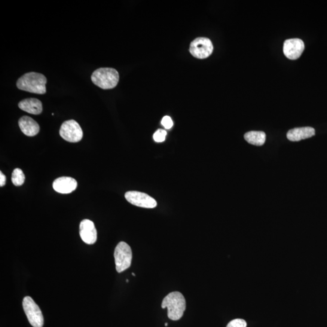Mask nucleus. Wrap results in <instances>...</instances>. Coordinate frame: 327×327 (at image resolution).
I'll return each instance as SVG.
<instances>
[{"mask_svg":"<svg viewBox=\"0 0 327 327\" xmlns=\"http://www.w3.org/2000/svg\"><path fill=\"white\" fill-rule=\"evenodd\" d=\"M47 79L44 75L36 72H29L18 79L17 86L21 90L42 95L46 92Z\"/></svg>","mask_w":327,"mask_h":327,"instance_id":"obj_1","label":"nucleus"},{"mask_svg":"<svg viewBox=\"0 0 327 327\" xmlns=\"http://www.w3.org/2000/svg\"><path fill=\"white\" fill-rule=\"evenodd\" d=\"M162 308H167V316L172 320H178L184 314L186 308L184 296L178 292L169 293L163 299Z\"/></svg>","mask_w":327,"mask_h":327,"instance_id":"obj_2","label":"nucleus"},{"mask_svg":"<svg viewBox=\"0 0 327 327\" xmlns=\"http://www.w3.org/2000/svg\"><path fill=\"white\" fill-rule=\"evenodd\" d=\"M91 79L97 86L103 89H111L117 86L120 76L117 70L105 67L95 70Z\"/></svg>","mask_w":327,"mask_h":327,"instance_id":"obj_3","label":"nucleus"},{"mask_svg":"<svg viewBox=\"0 0 327 327\" xmlns=\"http://www.w3.org/2000/svg\"><path fill=\"white\" fill-rule=\"evenodd\" d=\"M114 258L116 270L122 273L130 267L132 260V252L130 247L125 242L119 243L115 249Z\"/></svg>","mask_w":327,"mask_h":327,"instance_id":"obj_4","label":"nucleus"},{"mask_svg":"<svg viewBox=\"0 0 327 327\" xmlns=\"http://www.w3.org/2000/svg\"><path fill=\"white\" fill-rule=\"evenodd\" d=\"M23 307L30 324L33 327H42L44 318L40 308L30 296L23 299Z\"/></svg>","mask_w":327,"mask_h":327,"instance_id":"obj_5","label":"nucleus"},{"mask_svg":"<svg viewBox=\"0 0 327 327\" xmlns=\"http://www.w3.org/2000/svg\"><path fill=\"white\" fill-rule=\"evenodd\" d=\"M60 136L67 142L78 143L83 136V132L79 124L75 120H70L63 123L60 130Z\"/></svg>","mask_w":327,"mask_h":327,"instance_id":"obj_6","label":"nucleus"},{"mask_svg":"<svg viewBox=\"0 0 327 327\" xmlns=\"http://www.w3.org/2000/svg\"><path fill=\"white\" fill-rule=\"evenodd\" d=\"M213 46L210 39L205 37L195 39L191 44L190 52L192 56L199 59H204L212 54Z\"/></svg>","mask_w":327,"mask_h":327,"instance_id":"obj_7","label":"nucleus"},{"mask_svg":"<svg viewBox=\"0 0 327 327\" xmlns=\"http://www.w3.org/2000/svg\"><path fill=\"white\" fill-rule=\"evenodd\" d=\"M125 198L131 204L146 209H154L157 206L155 199L143 192L130 191L126 192Z\"/></svg>","mask_w":327,"mask_h":327,"instance_id":"obj_8","label":"nucleus"},{"mask_svg":"<svg viewBox=\"0 0 327 327\" xmlns=\"http://www.w3.org/2000/svg\"><path fill=\"white\" fill-rule=\"evenodd\" d=\"M305 49L303 41L299 38L287 39L284 44V54L287 58L295 60L301 57Z\"/></svg>","mask_w":327,"mask_h":327,"instance_id":"obj_9","label":"nucleus"},{"mask_svg":"<svg viewBox=\"0 0 327 327\" xmlns=\"http://www.w3.org/2000/svg\"><path fill=\"white\" fill-rule=\"evenodd\" d=\"M79 235L82 241L87 244H94L97 240V231L94 223L88 219H84L79 225Z\"/></svg>","mask_w":327,"mask_h":327,"instance_id":"obj_10","label":"nucleus"},{"mask_svg":"<svg viewBox=\"0 0 327 327\" xmlns=\"http://www.w3.org/2000/svg\"><path fill=\"white\" fill-rule=\"evenodd\" d=\"M77 182L71 177H60L55 180L53 188L58 193L68 194L76 190Z\"/></svg>","mask_w":327,"mask_h":327,"instance_id":"obj_11","label":"nucleus"},{"mask_svg":"<svg viewBox=\"0 0 327 327\" xmlns=\"http://www.w3.org/2000/svg\"><path fill=\"white\" fill-rule=\"evenodd\" d=\"M18 125L21 131L26 136H33L36 135L39 131V125L32 118L24 116L18 121Z\"/></svg>","mask_w":327,"mask_h":327,"instance_id":"obj_12","label":"nucleus"},{"mask_svg":"<svg viewBox=\"0 0 327 327\" xmlns=\"http://www.w3.org/2000/svg\"><path fill=\"white\" fill-rule=\"evenodd\" d=\"M314 134H315V130L313 128L305 127L295 128L289 130L287 134V137L291 142H299L302 139L309 138Z\"/></svg>","mask_w":327,"mask_h":327,"instance_id":"obj_13","label":"nucleus"},{"mask_svg":"<svg viewBox=\"0 0 327 327\" xmlns=\"http://www.w3.org/2000/svg\"><path fill=\"white\" fill-rule=\"evenodd\" d=\"M18 107L22 111L32 115H39L42 112V103L36 99H27L21 101Z\"/></svg>","mask_w":327,"mask_h":327,"instance_id":"obj_14","label":"nucleus"},{"mask_svg":"<svg viewBox=\"0 0 327 327\" xmlns=\"http://www.w3.org/2000/svg\"><path fill=\"white\" fill-rule=\"evenodd\" d=\"M244 138L251 145L261 146L265 142L266 134L264 131H251L245 134Z\"/></svg>","mask_w":327,"mask_h":327,"instance_id":"obj_15","label":"nucleus"},{"mask_svg":"<svg viewBox=\"0 0 327 327\" xmlns=\"http://www.w3.org/2000/svg\"><path fill=\"white\" fill-rule=\"evenodd\" d=\"M25 181V175L20 169H14L12 174V181L15 186H21Z\"/></svg>","mask_w":327,"mask_h":327,"instance_id":"obj_16","label":"nucleus"},{"mask_svg":"<svg viewBox=\"0 0 327 327\" xmlns=\"http://www.w3.org/2000/svg\"><path fill=\"white\" fill-rule=\"evenodd\" d=\"M167 131L163 129H159L154 134V139L155 142L162 143L166 139Z\"/></svg>","mask_w":327,"mask_h":327,"instance_id":"obj_17","label":"nucleus"},{"mask_svg":"<svg viewBox=\"0 0 327 327\" xmlns=\"http://www.w3.org/2000/svg\"><path fill=\"white\" fill-rule=\"evenodd\" d=\"M227 327H247V322L242 319H236L228 323Z\"/></svg>","mask_w":327,"mask_h":327,"instance_id":"obj_18","label":"nucleus"},{"mask_svg":"<svg viewBox=\"0 0 327 327\" xmlns=\"http://www.w3.org/2000/svg\"><path fill=\"white\" fill-rule=\"evenodd\" d=\"M161 124L163 125L165 129H170L173 126L172 118L169 117V116H165V117L162 119Z\"/></svg>","mask_w":327,"mask_h":327,"instance_id":"obj_19","label":"nucleus"},{"mask_svg":"<svg viewBox=\"0 0 327 327\" xmlns=\"http://www.w3.org/2000/svg\"><path fill=\"white\" fill-rule=\"evenodd\" d=\"M6 177L2 172H0V186L3 187L6 184Z\"/></svg>","mask_w":327,"mask_h":327,"instance_id":"obj_20","label":"nucleus"},{"mask_svg":"<svg viewBox=\"0 0 327 327\" xmlns=\"http://www.w3.org/2000/svg\"><path fill=\"white\" fill-rule=\"evenodd\" d=\"M167 325H168V323H165V326H167Z\"/></svg>","mask_w":327,"mask_h":327,"instance_id":"obj_21","label":"nucleus"},{"mask_svg":"<svg viewBox=\"0 0 327 327\" xmlns=\"http://www.w3.org/2000/svg\"><path fill=\"white\" fill-rule=\"evenodd\" d=\"M132 275H133V276H135V274L132 273Z\"/></svg>","mask_w":327,"mask_h":327,"instance_id":"obj_22","label":"nucleus"},{"mask_svg":"<svg viewBox=\"0 0 327 327\" xmlns=\"http://www.w3.org/2000/svg\"><path fill=\"white\" fill-rule=\"evenodd\" d=\"M126 282H127V283L129 282V280L127 279V280H126Z\"/></svg>","mask_w":327,"mask_h":327,"instance_id":"obj_23","label":"nucleus"}]
</instances>
